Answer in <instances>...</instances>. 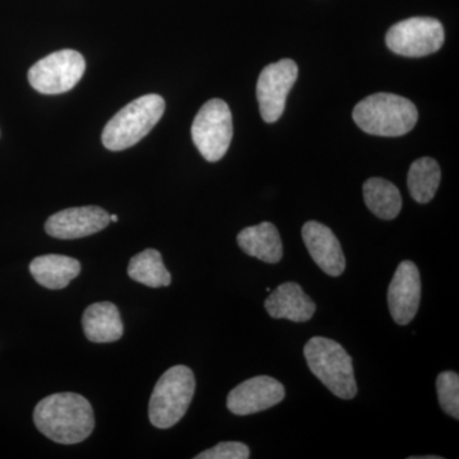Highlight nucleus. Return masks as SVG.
I'll use <instances>...</instances> for the list:
<instances>
[{
    "label": "nucleus",
    "mask_w": 459,
    "mask_h": 459,
    "mask_svg": "<svg viewBox=\"0 0 459 459\" xmlns=\"http://www.w3.org/2000/svg\"><path fill=\"white\" fill-rule=\"evenodd\" d=\"M33 421L45 437L66 446L83 442L95 429L90 402L71 392L51 394L39 402L33 411Z\"/></svg>",
    "instance_id": "obj_1"
},
{
    "label": "nucleus",
    "mask_w": 459,
    "mask_h": 459,
    "mask_svg": "<svg viewBox=\"0 0 459 459\" xmlns=\"http://www.w3.org/2000/svg\"><path fill=\"white\" fill-rule=\"evenodd\" d=\"M359 128L379 137H401L415 128L419 113L409 99L394 93H374L353 108Z\"/></svg>",
    "instance_id": "obj_2"
},
{
    "label": "nucleus",
    "mask_w": 459,
    "mask_h": 459,
    "mask_svg": "<svg viewBox=\"0 0 459 459\" xmlns=\"http://www.w3.org/2000/svg\"><path fill=\"white\" fill-rule=\"evenodd\" d=\"M305 360L310 371L329 391L342 400H352L358 394L352 358L336 341L313 337L304 347Z\"/></svg>",
    "instance_id": "obj_3"
},
{
    "label": "nucleus",
    "mask_w": 459,
    "mask_h": 459,
    "mask_svg": "<svg viewBox=\"0 0 459 459\" xmlns=\"http://www.w3.org/2000/svg\"><path fill=\"white\" fill-rule=\"evenodd\" d=\"M164 111L165 100L161 96H141L108 120L102 132V143L110 151L134 146L155 128Z\"/></svg>",
    "instance_id": "obj_4"
},
{
    "label": "nucleus",
    "mask_w": 459,
    "mask_h": 459,
    "mask_svg": "<svg viewBox=\"0 0 459 459\" xmlns=\"http://www.w3.org/2000/svg\"><path fill=\"white\" fill-rule=\"evenodd\" d=\"M195 392V377L186 365H177L162 374L151 395L148 416L159 429L174 427L186 415Z\"/></svg>",
    "instance_id": "obj_5"
},
{
    "label": "nucleus",
    "mask_w": 459,
    "mask_h": 459,
    "mask_svg": "<svg viewBox=\"0 0 459 459\" xmlns=\"http://www.w3.org/2000/svg\"><path fill=\"white\" fill-rule=\"evenodd\" d=\"M195 147L207 161H220L228 152L232 140V117L223 100L205 102L192 126Z\"/></svg>",
    "instance_id": "obj_6"
},
{
    "label": "nucleus",
    "mask_w": 459,
    "mask_h": 459,
    "mask_svg": "<svg viewBox=\"0 0 459 459\" xmlns=\"http://www.w3.org/2000/svg\"><path fill=\"white\" fill-rule=\"evenodd\" d=\"M86 62L78 51L65 49L51 53L30 68L29 82L44 95H60L74 89L82 80Z\"/></svg>",
    "instance_id": "obj_7"
},
{
    "label": "nucleus",
    "mask_w": 459,
    "mask_h": 459,
    "mask_svg": "<svg viewBox=\"0 0 459 459\" xmlns=\"http://www.w3.org/2000/svg\"><path fill=\"white\" fill-rule=\"evenodd\" d=\"M444 29L431 17H412L401 21L388 30L386 47L397 56L421 57L437 53L443 47Z\"/></svg>",
    "instance_id": "obj_8"
},
{
    "label": "nucleus",
    "mask_w": 459,
    "mask_h": 459,
    "mask_svg": "<svg viewBox=\"0 0 459 459\" xmlns=\"http://www.w3.org/2000/svg\"><path fill=\"white\" fill-rule=\"evenodd\" d=\"M298 65L291 59H282L265 66L256 83L259 111L265 123H274L285 111L286 99L298 80Z\"/></svg>",
    "instance_id": "obj_9"
},
{
    "label": "nucleus",
    "mask_w": 459,
    "mask_h": 459,
    "mask_svg": "<svg viewBox=\"0 0 459 459\" xmlns=\"http://www.w3.org/2000/svg\"><path fill=\"white\" fill-rule=\"evenodd\" d=\"M285 398V386L274 377H250L235 386L228 395V409L234 415L247 416L271 409Z\"/></svg>",
    "instance_id": "obj_10"
},
{
    "label": "nucleus",
    "mask_w": 459,
    "mask_h": 459,
    "mask_svg": "<svg viewBox=\"0 0 459 459\" xmlns=\"http://www.w3.org/2000/svg\"><path fill=\"white\" fill-rule=\"evenodd\" d=\"M421 301V279L418 265L403 261L398 265L388 289L392 318L400 325H409L419 312Z\"/></svg>",
    "instance_id": "obj_11"
},
{
    "label": "nucleus",
    "mask_w": 459,
    "mask_h": 459,
    "mask_svg": "<svg viewBox=\"0 0 459 459\" xmlns=\"http://www.w3.org/2000/svg\"><path fill=\"white\" fill-rule=\"evenodd\" d=\"M110 223V214L98 205L66 208L49 217L45 230L50 237L74 240L96 234Z\"/></svg>",
    "instance_id": "obj_12"
},
{
    "label": "nucleus",
    "mask_w": 459,
    "mask_h": 459,
    "mask_svg": "<svg viewBox=\"0 0 459 459\" xmlns=\"http://www.w3.org/2000/svg\"><path fill=\"white\" fill-rule=\"evenodd\" d=\"M301 234L307 252L320 270L332 277L341 276L346 268V261L340 241L332 230L323 223L309 221L303 226Z\"/></svg>",
    "instance_id": "obj_13"
},
{
    "label": "nucleus",
    "mask_w": 459,
    "mask_h": 459,
    "mask_svg": "<svg viewBox=\"0 0 459 459\" xmlns=\"http://www.w3.org/2000/svg\"><path fill=\"white\" fill-rule=\"evenodd\" d=\"M265 310L273 319L295 323L307 322L316 313V303L296 282H285L271 292L264 303Z\"/></svg>",
    "instance_id": "obj_14"
},
{
    "label": "nucleus",
    "mask_w": 459,
    "mask_h": 459,
    "mask_svg": "<svg viewBox=\"0 0 459 459\" xmlns=\"http://www.w3.org/2000/svg\"><path fill=\"white\" fill-rule=\"evenodd\" d=\"M82 325L86 337L95 343L115 342L124 333L119 309L117 305L108 301L90 305L84 310Z\"/></svg>",
    "instance_id": "obj_15"
},
{
    "label": "nucleus",
    "mask_w": 459,
    "mask_h": 459,
    "mask_svg": "<svg viewBox=\"0 0 459 459\" xmlns=\"http://www.w3.org/2000/svg\"><path fill=\"white\" fill-rule=\"evenodd\" d=\"M238 244L246 255L259 261L279 263L282 259V241L273 223L262 222L244 229L238 235Z\"/></svg>",
    "instance_id": "obj_16"
},
{
    "label": "nucleus",
    "mask_w": 459,
    "mask_h": 459,
    "mask_svg": "<svg viewBox=\"0 0 459 459\" xmlns=\"http://www.w3.org/2000/svg\"><path fill=\"white\" fill-rule=\"evenodd\" d=\"M30 272L39 285L49 290H62L81 273V263L66 255H41L33 259Z\"/></svg>",
    "instance_id": "obj_17"
},
{
    "label": "nucleus",
    "mask_w": 459,
    "mask_h": 459,
    "mask_svg": "<svg viewBox=\"0 0 459 459\" xmlns=\"http://www.w3.org/2000/svg\"><path fill=\"white\" fill-rule=\"evenodd\" d=\"M364 199L368 208L382 220H394L401 212L400 190L391 181L371 178L364 184Z\"/></svg>",
    "instance_id": "obj_18"
},
{
    "label": "nucleus",
    "mask_w": 459,
    "mask_h": 459,
    "mask_svg": "<svg viewBox=\"0 0 459 459\" xmlns=\"http://www.w3.org/2000/svg\"><path fill=\"white\" fill-rule=\"evenodd\" d=\"M442 171L431 157H422L411 165L407 184L411 197L418 204H429L439 188Z\"/></svg>",
    "instance_id": "obj_19"
},
{
    "label": "nucleus",
    "mask_w": 459,
    "mask_h": 459,
    "mask_svg": "<svg viewBox=\"0 0 459 459\" xmlns=\"http://www.w3.org/2000/svg\"><path fill=\"white\" fill-rule=\"evenodd\" d=\"M128 276L142 285L159 289L171 283L170 272L166 270L162 256L155 249H146L133 256L128 265Z\"/></svg>",
    "instance_id": "obj_20"
},
{
    "label": "nucleus",
    "mask_w": 459,
    "mask_h": 459,
    "mask_svg": "<svg viewBox=\"0 0 459 459\" xmlns=\"http://www.w3.org/2000/svg\"><path fill=\"white\" fill-rule=\"evenodd\" d=\"M437 398L444 412L459 419V377L455 371H443L437 379Z\"/></svg>",
    "instance_id": "obj_21"
},
{
    "label": "nucleus",
    "mask_w": 459,
    "mask_h": 459,
    "mask_svg": "<svg viewBox=\"0 0 459 459\" xmlns=\"http://www.w3.org/2000/svg\"><path fill=\"white\" fill-rule=\"evenodd\" d=\"M250 451L247 446L240 442H223L213 448L199 453L195 459H247Z\"/></svg>",
    "instance_id": "obj_22"
},
{
    "label": "nucleus",
    "mask_w": 459,
    "mask_h": 459,
    "mask_svg": "<svg viewBox=\"0 0 459 459\" xmlns=\"http://www.w3.org/2000/svg\"><path fill=\"white\" fill-rule=\"evenodd\" d=\"M119 221V217L117 214H110V222H117Z\"/></svg>",
    "instance_id": "obj_23"
}]
</instances>
